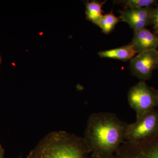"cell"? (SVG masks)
Masks as SVG:
<instances>
[{"instance_id":"8fae6325","label":"cell","mask_w":158,"mask_h":158,"mask_svg":"<svg viewBox=\"0 0 158 158\" xmlns=\"http://www.w3.org/2000/svg\"><path fill=\"white\" fill-rule=\"evenodd\" d=\"M120 19L113 14L112 10L110 13L103 15L96 25L102 29L105 34H110L114 30L115 27L119 22Z\"/></svg>"},{"instance_id":"6da1fadb","label":"cell","mask_w":158,"mask_h":158,"mask_svg":"<svg viewBox=\"0 0 158 158\" xmlns=\"http://www.w3.org/2000/svg\"><path fill=\"white\" fill-rule=\"evenodd\" d=\"M127 124L116 115L99 112L90 115L84 139L94 158H111L125 141Z\"/></svg>"},{"instance_id":"9a60e30c","label":"cell","mask_w":158,"mask_h":158,"mask_svg":"<svg viewBox=\"0 0 158 158\" xmlns=\"http://www.w3.org/2000/svg\"><path fill=\"white\" fill-rule=\"evenodd\" d=\"M156 94L157 107H158V90L156 91Z\"/></svg>"},{"instance_id":"7c38bea8","label":"cell","mask_w":158,"mask_h":158,"mask_svg":"<svg viewBox=\"0 0 158 158\" xmlns=\"http://www.w3.org/2000/svg\"><path fill=\"white\" fill-rule=\"evenodd\" d=\"M113 3L121 5L125 9L152 7L157 3L156 0H120L114 1Z\"/></svg>"},{"instance_id":"277c9868","label":"cell","mask_w":158,"mask_h":158,"mask_svg":"<svg viewBox=\"0 0 158 158\" xmlns=\"http://www.w3.org/2000/svg\"><path fill=\"white\" fill-rule=\"evenodd\" d=\"M127 98L130 106L135 112L136 118L152 111L157 107L156 91L144 81H141L130 88Z\"/></svg>"},{"instance_id":"e0dca14e","label":"cell","mask_w":158,"mask_h":158,"mask_svg":"<svg viewBox=\"0 0 158 158\" xmlns=\"http://www.w3.org/2000/svg\"><path fill=\"white\" fill-rule=\"evenodd\" d=\"M1 61H2V59H1V56H0V64H1Z\"/></svg>"},{"instance_id":"9c48e42d","label":"cell","mask_w":158,"mask_h":158,"mask_svg":"<svg viewBox=\"0 0 158 158\" xmlns=\"http://www.w3.org/2000/svg\"><path fill=\"white\" fill-rule=\"evenodd\" d=\"M136 54L131 43L120 47L100 51L98 52V56L100 58L117 59L124 62L131 60L136 56Z\"/></svg>"},{"instance_id":"ac0fdd59","label":"cell","mask_w":158,"mask_h":158,"mask_svg":"<svg viewBox=\"0 0 158 158\" xmlns=\"http://www.w3.org/2000/svg\"><path fill=\"white\" fill-rule=\"evenodd\" d=\"M157 35H158V34H157Z\"/></svg>"},{"instance_id":"5b68a950","label":"cell","mask_w":158,"mask_h":158,"mask_svg":"<svg viewBox=\"0 0 158 158\" xmlns=\"http://www.w3.org/2000/svg\"><path fill=\"white\" fill-rule=\"evenodd\" d=\"M111 158H158V136L136 143L124 141Z\"/></svg>"},{"instance_id":"2e32d148","label":"cell","mask_w":158,"mask_h":158,"mask_svg":"<svg viewBox=\"0 0 158 158\" xmlns=\"http://www.w3.org/2000/svg\"><path fill=\"white\" fill-rule=\"evenodd\" d=\"M157 52H158V49H157ZM157 69H158V64H157Z\"/></svg>"},{"instance_id":"5bb4252c","label":"cell","mask_w":158,"mask_h":158,"mask_svg":"<svg viewBox=\"0 0 158 158\" xmlns=\"http://www.w3.org/2000/svg\"><path fill=\"white\" fill-rule=\"evenodd\" d=\"M0 158H4V149L0 144Z\"/></svg>"},{"instance_id":"7a4b0ae2","label":"cell","mask_w":158,"mask_h":158,"mask_svg":"<svg viewBox=\"0 0 158 158\" xmlns=\"http://www.w3.org/2000/svg\"><path fill=\"white\" fill-rule=\"evenodd\" d=\"M90 153L84 138L60 131L47 135L27 158H89Z\"/></svg>"},{"instance_id":"52a82bcc","label":"cell","mask_w":158,"mask_h":158,"mask_svg":"<svg viewBox=\"0 0 158 158\" xmlns=\"http://www.w3.org/2000/svg\"><path fill=\"white\" fill-rule=\"evenodd\" d=\"M153 10L152 7L124 9L119 12V19L127 23L134 31L141 30L151 25Z\"/></svg>"},{"instance_id":"30bf717a","label":"cell","mask_w":158,"mask_h":158,"mask_svg":"<svg viewBox=\"0 0 158 158\" xmlns=\"http://www.w3.org/2000/svg\"><path fill=\"white\" fill-rule=\"evenodd\" d=\"M106 2L93 0L85 2L87 19L96 25L103 15L102 7Z\"/></svg>"},{"instance_id":"8992f818","label":"cell","mask_w":158,"mask_h":158,"mask_svg":"<svg viewBox=\"0 0 158 158\" xmlns=\"http://www.w3.org/2000/svg\"><path fill=\"white\" fill-rule=\"evenodd\" d=\"M158 52L156 49L149 50L138 54L130 60V69L134 76L145 81L151 78L157 69Z\"/></svg>"},{"instance_id":"3957f363","label":"cell","mask_w":158,"mask_h":158,"mask_svg":"<svg viewBox=\"0 0 158 158\" xmlns=\"http://www.w3.org/2000/svg\"><path fill=\"white\" fill-rule=\"evenodd\" d=\"M136 118L135 123L127 126L125 141L136 143L158 136V110Z\"/></svg>"},{"instance_id":"4fadbf2b","label":"cell","mask_w":158,"mask_h":158,"mask_svg":"<svg viewBox=\"0 0 158 158\" xmlns=\"http://www.w3.org/2000/svg\"><path fill=\"white\" fill-rule=\"evenodd\" d=\"M154 30L155 34H158V6L154 8L151 19V23Z\"/></svg>"},{"instance_id":"ba28073f","label":"cell","mask_w":158,"mask_h":158,"mask_svg":"<svg viewBox=\"0 0 158 158\" xmlns=\"http://www.w3.org/2000/svg\"><path fill=\"white\" fill-rule=\"evenodd\" d=\"M131 43L137 54L149 50H157L158 48V35L152 33L146 28L135 31Z\"/></svg>"}]
</instances>
